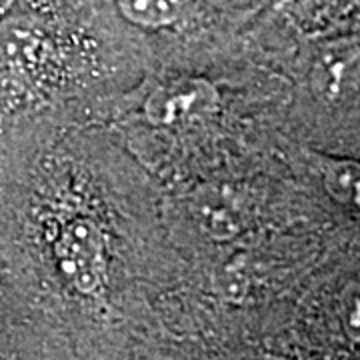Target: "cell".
<instances>
[{
  "instance_id": "6da1fadb",
  "label": "cell",
  "mask_w": 360,
  "mask_h": 360,
  "mask_svg": "<svg viewBox=\"0 0 360 360\" xmlns=\"http://www.w3.org/2000/svg\"><path fill=\"white\" fill-rule=\"evenodd\" d=\"M104 236L96 222L90 219H75L66 224L58 236L56 255L65 276L86 292H92L103 281Z\"/></svg>"
},
{
  "instance_id": "7a4b0ae2",
  "label": "cell",
  "mask_w": 360,
  "mask_h": 360,
  "mask_svg": "<svg viewBox=\"0 0 360 360\" xmlns=\"http://www.w3.org/2000/svg\"><path fill=\"white\" fill-rule=\"evenodd\" d=\"M46 51V39L39 28L25 20L0 25V89L14 86L34 72Z\"/></svg>"
},
{
  "instance_id": "3957f363",
  "label": "cell",
  "mask_w": 360,
  "mask_h": 360,
  "mask_svg": "<svg viewBox=\"0 0 360 360\" xmlns=\"http://www.w3.org/2000/svg\"><path fill=\"white\" fill-rule=\"evenodd\" d=\"M116 6L142 28H168L186 16L191 0H116Z\"/></svg>"
},
{
  "instance_id": "277c9868",
  "label": "cell",
  "mask_w": 360,
  "mask_h": 360,
  "mask_svg": "<svg viewBox=\"0 0 360 360\" xmlns=\"http://www.w3.org/2000/svg\"><path fill=\"white\" fill-rule=\"evenodd\" d=\"M352 82H356V51H330L316 63L314 84L324 96H340Z\"/></svg>"
}]
</instances>
